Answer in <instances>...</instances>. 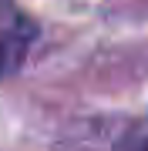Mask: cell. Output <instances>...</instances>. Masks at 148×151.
Instances as JSON below:
<instances>
[{
    "label": "cell",
    "instance_id": "6da1fadb",
    "mask_svg": "<svg viewBox=\"0 0 148 151\" xmlns=\"http://www.w3.org/2000/svg\"><path fill=\"white\" fill-rule=\"evenodd\" d=\"M34 40H37V24L17 0H0V77L14 74L27 60Z\"/></svg>",
    "mask_w": 148,
    "mask_h": 151
}]
</instances>
